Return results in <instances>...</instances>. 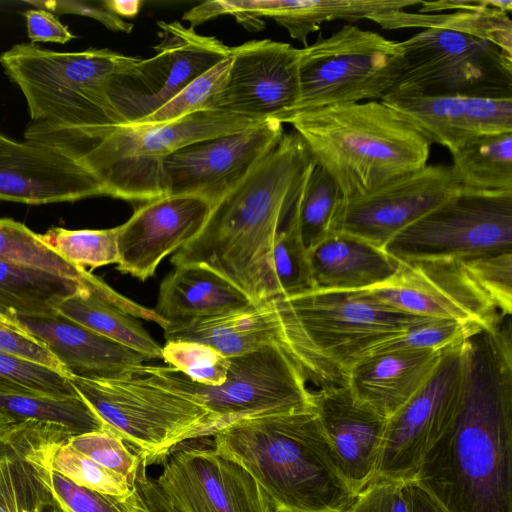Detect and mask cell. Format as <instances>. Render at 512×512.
<instances>
[{
	"label": "cell",
	"mask_w": 512,
	"mask_h": 512,
	"mask_svg": "<svg viewBox=\"0 0 512 512\" xmlns=\"http://www.w3.org/2000/svg\"><path fill=\"white\" fill-rule=\"evenodd\" d=\"M51 495L50 512H150L135 485L126 495H109L78 486L54 470Z\"/></svg>",
	"instance_id": "40"
},
{
	"label": "cell",
	"mask_w": 512,
	"mask_h": 512,
	"mask_svg": "<svg viewBox=\"0 0 512 512\" xmlns=\"http://www.w3.org/2000/svg\"><path fill=\"white\" fill-rule=\"evenodd\" d=\"M210 210L209 202L192 195H164L143 202L117 226V270L140 281L149 279L164 258L199 234Z\"/></svg>",
	"instance_id": "20"
},
{
	"label": "cell",
	"mask_w": 512,
	"mask_h": 512,
	"mask_svg": "<svg viewBox=\"0 0 512 512\" xmlns=\"http://www.w3.org/2000/svg\"><path fill=\"white\" fill-rule=\"evenodd\" d=\"M284 133L280 121L267 119L178 149L162 163L164 195L197 196L214 205L249 175Z\"/></svg>",
	"instance_id": "16"
},
{
	"label": "cell",
	"mask_w": 512,
	"mask_h": 512,
	"mask_svg": "<svg viewBox=\"0 0 512 512\" xmlns=\"http://www.w3.org/2000/svg\"><path fill=\"white\" fill-rule=\"evenodd\" d=\"M441 354L394 350L366 355L351 367L347 385L356 400L388 419L428 379Z\"/></svg>",
	"instance_id": "28"
},
{
	"label": "cell",
	"mask_w": 512,
	"mask_h": 512,
	"mask_svg": "<svg viewBox=\"0 0 512 512\" xmlns=\"http://www.w3.org/2000/svg\"><path fill=\"white\" fill-rule=\"evenodd\" d=\"M27 34L31 43L53 42L65 44L76 36L62 24L54 13L41 9L29 8L24 12Z\"/></svg>",
	"instance_id": "51"
},
{
	"label": "cell",
	"mask_w": 512,
	"mask_h": 512,
	"mask_svg": "<svg viewBox=\"0 0 512 512\" xmlns=\"http://www.w3.org/2000/svg\"><path fill=\"white\" fill-rule=\"evenodd\" d=\"M213 437L214 449L245 468L278 512H345L357 496L314 407L240 419Z\"/></svg>",
	"instance_id": "3"
},
{
	"label": "cell",
	"mask_w": 512,
	"mask_h": 512,
	"mask_svg": "<svg viewBox=\"0 0 512 512\" xmlns=\"http://www.w3.org/2000/svg\"><path fill=\"white\" fill-rule=\"evenodd\" d=\"M343 198L367 194L427 165L430 141L382 100L319 108L286 120Z\"/></svg>",
	"instance_id": "5"
},
{
	"label": "cell",
	"mask_w": 512,
	"mask_h": 512,
	"mask_svg": "<svg viewBox=\"0 0 512 512\" xmlns=\"http://www.w3.org/2000/svg\"><path fill=\"white\" fill-rule=\"evenodd\" d=\"M260 122L208 110L152 125L65 127L32 122L24 136L81 165L101 183L106 196L143 203L164 196L162 163L167 156L187 145Z\"/></svg>",
	"instance_id": "4"
},
{
	"label": "cell",
	"mask_w": 512,
	"mask_h": 512,
	"mask_svg": "<svg viewBox=\"0 0 512 512\" xmlns=\"http://www.w3.org/2000/svg\"><path fill=\"white\" fill-rule=\"evenodd\" d=\"M461 188L451 165L427 164L367 194L341 197L330 232L348 234L384 249L402 229Z\"/></svg>",
	"instance_id": "17"
},
{
	"label": "cell",
	"mask_w": 512,
	"mask_h": 512,
	"mask_svg": "<svg viewBox=\"0 0 512 512\" xmlns=\"http://www.w3.org/2000/svg\"><path fill=\"white\" fill-rule=\"evenodd\" d=\"M80 282L79 289L58 304V314L138 352L146 360H162V346L133 317L154 321L161 327L165 320L153 309L120 295L90 271Z\"/></svg>",
	"instance_id": "27"
},
{
	"label": "cell",
	"mask_w": 512,
	"mask_h": 512,
	"mask_svg": "<svg viewBox=\"0 0 512 512\" xmlns=\"http://www.w3.org/2000/svg\"><path fill=\"white\" fill-rule=\"evenodd\" d=\"M479 328L452 319L427 318L374 347L367 355L394 350L443 351L460 345Z\"/></svg>",
	"instance_id": "42"
},
{
	"label": "cell",
	"mask_w": 512,
	"mask_h": 512,
	"mask_svg": "<svg viewBox=\"0 0 512 512\" xmlns=\"http://www.w3.org/2000/svg\"><path fill=\"white\" fill-rule=\"evenodd\" d=\"M163 330L166 342H200L226 357L249 353L273 343L279 344L273 299L214 317L167 323Z\"/></svg>",
	"instance_id": "31"
},
{
	"label": "cell",
	"mask_w": 512,
	"mask_h": 512,
	"mask_svg": "<svg viewBox=\"0 0 512 512\" xmlns=\"http://www.w3.org/2000/svg\"><path fill=\"white\" fill-rule=\"evenodd\" d=\"M70 380L107 428L133 446L147 465L163 462L183 441L211 436L212 417L203 404L139 373Z\"/></svg>",
	"instance_id": "8"
},
{
	"label": "cell",
	"mask_w": 512,
	"mask_h": 512,
	"mask_svg": "<svg viewBox=\"0 0 512 512\" xmlns=\"http://www.w3.org/2000/svg\"><path fill=\"white\" fill-rule=\"evenodd\" d=\"M0 351L45 365L67 375L62 365L37 339L22 334L0 322Z\"/></svg>",
	"instance_id": "50"
},
{
	"label": "cell",
	"mask_w": 512,
	"mask_h": 512,
	"mask_svg": "<svg viewBox=\"0 0 512 512\" xmlns=\"http://www.w3.org/2000/svg\"><path fill=\"white\" fill-rule=\"evenodd\" d=\"M106 196L85 168L54 148L0 133V200L29 205Z\"/></svg>",
	"instance_id": "21"
},
{
	"label": "cell",
	"mask_w": 512,
	"mask_h": 512,
	"mask_svg": "<svg viewBox=\"0 0 512 512\" xmlns=\"http://www.w3.org/2000/svg\"><path fill=\"white\" fill-rule=\"evenodd\" d=\"M74 433L34 419L19 420L0 441V512H50L53 460Z\"/></svg>",
	"instance_id": "23"
},
{
	"label": "cell",
	"mask_w": 512,
	"mask_h": 512,
	"mask_svg": "<svg viewBox=\"0 0 512 512\" xmlns=\"http://www.w3.org/2000/svg\"><path fill=\"white\" fill-rule=\"evenodd\" d=\"M491 7L505 13L512 11L510 0H438L422 1L418 9L421 14H437L444 10L467 11Z\"/></svg>",
	"instance_id": "53"
},
{
	"label": "cell",
	"mask_w": 512,
	"mask_h": 512,
	"mask_svg": "<svg viewBox=\"0 0 512 512\" xmlns=\"http://www.w3.org/2000/svg\"><path fill=\"white\" fill-rule=\"evenodd\" d=\"M19 420L21 419L0 408V441Z\"/></svg>",
	"instance_id": "56"
},
{
	"label": "cell",
	"mask_w": 512,
	"mask_h": 512,
	"mask_svg": "<svg viewBox=\"0 0 512 512\" xmlns=\"http://www.w3.org/2000/svg\"><path fill=\"white\" fill-rule=\"evenodd\" d=\"M446 29L490 41L512 56V21L501 10L485 7L452 12Z\"/></svg>",
	"instance_id": "47"
},
{
	"label": "cell",
	"mask_w": 512,
	"mask_h": 512,
	"mask_svg": "<svg viewBox=\"0 0 512 512\" xmlns=\"http://www.w3.org/2000/svg\"><path fill=\"white\" fill-rule=\"evenodd\" d=\"M345 512H411L406 482L375 476Z\"/></svg>",
	"instance_id": "48"
},
{
	"label": "cell",
	"mask_w": 512,
	"mask_h": 512,
	"mask_svg": "<svg viewBox=\"0 0 512 512\" xmlns=\"http://www.w3.org/2000/svg\"><path fill=\"white\" fill-rule=\"evenodd\" d=\"M67 444L103 467L133 482L141 461L123 439L108 428L71 436Z\"/></svg>",
	"instance_id": "45"
},
{
	"label": "cell",
	"mask_w": 512,
	"mask_h": 512,
	"mask_svg": "<svg viewBox=\"0 0 512 512\" xmlns=\"http://www.w3.org/2000/svg\"><path fill=\"white\" fill-rule=\"evenodd\" d=\"M401 113L431 144L449 152L483 134L512 132V98L433 96L382 100Z\"/></svg>",
	"instance_id": "26"
},
{
	"label": "cell",
	"mask_w": 512,
	"mask_h": 512,
	"mask_svg": "<svg viewBox=\"0 0 512 512\" xmlns=\"http://www.w3.org/2000/svg\"><path fill=\"white\" fill-rule=\"evenodd\" d=\"M450 153L463 189L512 191V132L479 135Z\"/></svg>",
	"instance_id": "33"
},
{
	"label": "cell",
	"mask_w": 512,
	"mask_h": 512,
	"mask_svg": "<svg viewBox=\"0 0 512 512\" xmlns=\"http://www.w3.org/2000/svg\"><path fill=\"white\" fill-rule=\"evenodd\" d=\"M341 197L334 179L315 164L308 173L291 211L307 250L330 233L331 221Z\"/></svg>",
	"instance_id": "35"
},
{
	"label": "cell",
	"mask_w": 512,
	"mask_h": 512,
	"mask_svg": "<svg viewBox=\"0 0 512 512\" xmlns=\"http://www.w3.org/2000/svg\"><path fill=\"white\" fill-rule=\"evenodd\" d=\"M117 227L70 230L52 227L40 234L42 241L67 262L95 269L119 260Z\"/></svg>",
	"instance_id": "36"
},
{
	"label": "cell",
	"mask_w": 512,
	"mask_h": 512,
	"mask_svg": "<svg viewBox=\"0 0 512 512\" xmlns=\"http://www.w3.org/2000/svg\"><path fill=\"white\" fill-rule=\"evenodd\" d=\"M137 373L203 404L212 417L211 436L240 419L314 407L304 374L277 343L229 357L220 385L198 384L170 366L143 365Z\"/></svg>",
	"instance_id": "10"
},
{
	"label": "cell",
	"mask_w": 512,
	"mask_h": 512,
	"mask_svg": "<svg viewBox=\"0 0 512 512\" xmlns=\"http://www.w3.org/2000/svg\"><path fill=\"white\" fill-rule=\"evenodd\" d=\"M456 415L413 479L444 512H512L511 315L461 344Z\"/></svg>",
	"instance_id": "1"
},
{
	"label": "cell",
	"mask_w": 512,
	"mask_h": 512,
	"mask_svg": "<svg viewBox=\"0 0 512 512\" xmlns=\"http://www.w3.org/2000/svg\"><path fill=\"white\" fill-rule=\"evenodd\" d=\"M155 54L115 74L109 97L126 124H135L162 107L190 82L229 55L230 47L180 22H157Z\"/></svg>",
	"instance_id": "13"
},
{
	"label": "cell",
	"mask_w": 512,
	"mask_h": 512,
	"mask_svg": "<svg viewBox=\"0 0 512 512\" xmlns=\"http://www.w3.org/2000/svg\"><path fill=\"white\" fill-rule=\"evenodd\" d=\"M315 162L301 136L285 132L249 175L211 206L199 234L171 258L224 276L253 304L279 296L273 246Z\"/></svg>",
	"instance_id": "2"
},
{
	"label": "cell",
	"mask_w": 512,
	"mask_h": 512,
	"mask_svg": "<svg viewBox=\"0 0 512 512\" xmlns=\"http://www.w3.org/2000/svg\"><path fill=\"white\" fill-rule=\"evenodd\" d=\"M231 66L216 110L256 121L280 120L299 91V49L271 39L230 47Z\"/></svg>",
	"instance_id": "19"
},
{
	"label": "cell",
	"mask_w": 512,
	"mask_h": 512,
	"mask_svg": "<svg viewBox=\"0 0 512 512\" xmlns=\"http://www.w3.org/2000/svg\"><path fill=\"white\" fill-rule=\"evenodd\" d=\"M0 408L20 419H34L67 427L74 435L107 428L80 396L0 394Z\"/></svg>",
	"instance_id": "34"
},
{
	"label": "cell",
	"mask_w": 512,
	"mask_h": 512,
	"mask_svg": "<svg viewBox=\"0 0 512 512\" xmlns=\"http://www.w3.org/2000/svg\"><path fill=\"white\" fill-rule=\"evenodd\" d=\"M253 304L238 287L202 264L175 267L161 282L153 309L166 323L214 317Z\"/></svg>",
	"instance_id": "30"
},
{
	"label": "cell",
	"mask_w": 512,
	"mask_h": 512,
	"mask_svg": "<svg viewBox=\"0 0 512 512\" xmlns=\"http://www.w3.org/2000/svg\"><path fill=\"white\" fill-rule=\"evenodd\" d=\"M384 250L400 262L466 260L512 251V191L461 188L397 233Z\"/></svg>",
	"instance_id": "12"
},
{
	"label": "cell",
	"mask_w": 512,
	"mask_h": 512,
	"mask_svg": "<svg viewBox=\"0 0 512 512\" xmlns=\"http://www.w3.org/2000/svg\"><path fill=\"white\" fill-rule=\"evenodd\" d=\"M0 322L4 325L12 328L15 331H18L22 334L31 336L17 321L15 316H12L4 311L0 310ZM32 337V336H31ZM34 338V337H33Z\"/></svg>",
	"instance_id": "57"
},
{
	"label": "cell",
	"mask_w": 512,
	"mask_h": 512,
	"mask_svg": "<svg viewBox=\"0 0 512 512\" xmlns=\"http://www.w3.org/2000/svg\"><path fill=\"white\" fill-rule=\"evenodd\" d=\"M279 345L319 389L343 386L374 347L431 317L386 305L366 290H311L273 298Z\"/></svg>",
	"instance_id": "6"
},
{
	"label": "cell",
	"mask_w": 512,
	"mask_h": 512,
	"mask_svg": "<svg viewBox=\"0 0 512 512\" xmlns=\"http://www.w3.org/2000/svg\"><path fill=\"white\" fill-rule=\"evenodd\" d=\"M465 267L500 312H512V251L462 260Z\"/></svg>",
	"instance_id": "46"
},
{
	"label": "cell",
	"mask_w": 512,
	"mask_h": 512,
	"mask_svg": "<svg viewBox=\"0 0 512 512\" xmlns=\"http://www.w3.org/2000/svg\"><path fill=\"white\" fill-rule=\"evenodd\" d=\"M272 264L279 296L314 290L307 249L292 213L276 236Z\"/></svg>",
	"instance_id": "41"
},
{
	"label": "cell",
	"mask_w": 512,
	"mask_h": 512,
	"mask_svg": "<svg viewBox=\"0 0 512 512\" xmlns=\"http://www.w3.org/2000/svg\"><path fill=\"white\" fill-rule=\"evenodd\" d=\"M401 45L404 67L382 100L455 95L512 98V56L490 41L426 28Z\"/></svg>",
	"instance_id": "11"
},
{
	"label": "cell",
	"mask_w": 512,
	"mask_h": 512,
	"mask_svg": "<svg viewBox=\"0 0 512 512\" xmlns=\"http://www.w3.org/2000/svg\"><path fill=\"white\" fill-rule=\"evenodd\" d=\"M307 253L314 290L369 289L387 281L399 266L384 249L338 232H330Z\"/></svg>",
	"instance_id": "29"
},
{
	"label": "cell",
	"mask_w": 512,
	"mask_h": 512,
	"mask_svg": "<svg viewBox=\"0 0 512 512\" xmlns=\"http://www.w3.org/2000/svg\"><path fill=\"white\" fill-rule=\"evenodd\" d=\"M313 405L346 479L358 494L376 476L387 418L356 400L347 384L313 391Z\"/></svg>",
	"instance_id": "24"
},
{
	"label": "cell",
	"mask_w": 512,
	"mask_h": 512,
	"mask_svg": "<svg viewBox=\"0 0 512 512\" xmlns=\"http://www.w3.org/2000/svg\"><path fill=\"white\" fill-rule=\"evenodd\" d=\"M147 462L141 456L133 483L150 512H180L167 499L154 478L147 475Z\"/></svg>",
	"instance_id": "52"
},
{
	"label": "cell",
	"mask_w": 512,
	"mask_h": 512,
	"mask_svg": "<svg viewBox=\"0 0 512 512\" xmlns=\"http://www.w3.org/2000/svg\"><path fill=\"white\" fill-rule=\"evenodd\" d=\"M411 512H444L437 502L415 481L406 482Z\"/></svg>",
	"instance_id": "54"
},
{
	"label": "cell",
	"mask_w": 512,
	"mask_h": 512,
	"mask_svg": "<svg viewBox=\"0 0 512 512\" xmlns=\"http://www.w3.org/2000/svg\"><path fill=\"white\" fill-rule=\"evenodd\" d=\"M0 394L80 396L69 377L45 365L0 351Z\"/></svg>",
	"instance_id": "38"
},
{
	"label": "cell",
	"mask_w": 512,
	"mask_h": 512,
	"mask_svg": "<svg viewBox=\"0 0 512 512\" xmlns=\"http://www.w3.org/2000/svg\"><path fill=\"white\" fill-rule=\"evenodd\" d=\"M26 4L34 8L48 10L55 15L73 14L90 17L99 21L107 29L129 34L134 25L118 17L111 12L104 4V1L86 0H48V1H26Z\"/></svg>",
	"instance_id": "49"
},
{
	"label": "cell",
	"mask_w": 512,
	"mask_h": 512,
	"mask_svg": "<svg viewBox=\"0 0 512 512\" xmlns=\"http://www.w3.org/2000/svg\"><path fill=\"white\" fill-rule=\"evenodd\" d=\"M461 344L442 351L428 379L387 419L376 476L412 481L428 448L453 421L461 391Z\"/></svg>",
	"instance_id": "14"
},
{
	"label": "cell",
	"mask_w": 512,
	"mask_h": 512,
	"mask_svg": "<svg viewBox=\"0 0 512 512\" xmlns=\"http://www.w3.org/2000/svg\"><path fill=\"white\" fill-rule=\"evenodd\" d=\"M404 67L401 42L347 24L299 49V91L279 120L319 108L382 100Z\"/></svg>",
	"instance_id": "9"
},
{
	"label": "cell",
	"mask_w": 512,
	"mask_h": 512,
	"mask_svg": "<svg viewBox=\"0 0 512 512\" xmlns=\"http://www.w3.org/2000/svg\"><path fill=\"white\" fill-rule=\"evenodd\" d=\"M105 6L118 17H135L143 5L142 0H103Z\"/></svg>",
	"instance_id": "55"
},
{
	"label": "cell",
	"mask_w": 512,
	"mask_h": 512,
	"mask_svg": "<svg viewBox=\"0 0 512 512\" xmlns=\"http://www.w3.org/2000/svg\"><path fill=\"white\" fill-rule=\"evenodd\" d=\"M230 66L231 58L228 55L190 82L162 107L135 124H164L197 112L216 110L227 83Z\"/></svg>",
	"instance_id": "39"
},
{
	"label": "cell",
	"mask_w": 512,
	"mask_h": 512,
	"mask_svg": "<svg viewBox=\"0 0 512 512\" xmlns=\"http://www.w3.org/2000/svg\"><path fill=\"white\" fill-rule=\"evenodd\" d=\"M162 360L190 380L208 386L222 384L229 368V357L207 344L187 340L166 342Z\"/></svg>",
	"instance_id": "43"
},
{
	"label": "cell",
	"mask_w": 512,
	"mask_h": 512,
	"mask_svg": "<svg viewBox=\"0 0 512 512\" xmlns=\"http://www.w3.org/2000/svg\"><path fill=\"white\" fill-rule=\"evenodd\" d=\"M155 481L180 512H278L252 475L215 449L174 448Z\"/></svg>",
	"instance_id": "18"
},
{
	"label": "cell",
	"mask_w": 512,
	"mask_h": 512,
	"mask_svg": "<svg viewBox=\"0 0 512 512\" xmlns=\"http://www.w3.org/2000/svg\"><path fill=\"white\" fill-rule=\"evenodd\" d=\"M280 512H287V511H280Z\"/></svg>",
	"instance_id": "58"
},
{
	"label": "cell",
	"mask_w": 512,
	"mask_h": 512,
	"mask_svg": "<svg viewBox=\"0 0 512 512\" xmlns=\"http://www.w3.org/2000/svg\"><path fill=\"white\" fill-rule=\"evenodd\" d=\"M53 470L78 486L109 495H126L134 486L127 477L103 467L67 443L55 454Z\"/></svg>",
	"instance_id": "44"
},
{
	"label": "cell",
	"mask_w": 512,
	"mask_h": 512,
	"mask_svg": "<svg viewBox=\"0 0 512 512\" xmlns=\"http://www.w3.org/2000/svg\"><path fill=\"white\" fill-rule=\"evenodd\" d=\"M365 290L406 313L452 319L487 330H493L505 317L457 259L399 261L392 277Z\"/></svg>",
	"instance_id": "15"
},
{
	"label": "cell",
	"mask_w": 512,
	"mask_h": 512,
	"mask_svg": "<svg viewBox=\"0 0 512 512\" xmlns=\"http://www.w3.org/2000/svg\"><path fill=\"white\" fill-rule=\"evenodd\" d=\"M15 318L32 337L46 346L69 378L130 377L146 361L138 352L58 313L44 317L16 315Z\"/></svg>",
	"instance_id": "25"
},
{
	"label": "cell",
	"mask_w": 512,
	"mask_h": 512,
	"mask_svg": "<svg viewBox=\"0 0 512 512\" xmlns=\"http://www.w3.org/2000/svg\"><path fill=\"white\" fill-rule=\"evenodd\" d=\"M138 60L105 48L57 52L34 43L16 44L0 55L5 74L26 99L32 122L65 127L126 124L111 102L109 84Z\"/></svg>",
	"instance_id": "7"
},
{
	"label": "cell",
	"mask_w": 512,
	"mask_h": 512,
	"mask_svg": "<svg viewBox=\"0 0 512 512\" xmlns=\"http://www.w3.org/2000/svg\"><path fill=\"white\" fill-rule=\"evenodd\" d=\"M421 0H228L226 12L253 25L271 18L283 26L290 37L304 46L310 33L324 22L361 19L376 22L384 29L429 28L431 14L406 11Z\"/></svg>",
	"instance_id": "22"
},
{
	"label": "cell",
	"mask_w": 512,
	"mask_h": 512,
	"mask_svg": "<svg viewBox=\"0 0 512 512\" xmlns=\"http://www.w3.org/2000/svg\"><path fill=\"white\" fill-rule=\"evenodd\" d=\"M0 260L77 280L87 271L67 262L50 249L40 234L9 218H0Z\"/></svg>",
	"instance_id": "37"
},
{
	"label": "cell",
	"mask_w": 512,
	"mask_h": 512,
	"mask_svg": "<svg viewBox=\"0 0 512 512\" xmlns=\"http://www.w3.org/2000/svg\"><path fill=\"white\" fill-rule=\"evenodd\" d=\"M80 285L77 279L0 260V310L12 316L55 315L58 304Z\"/></svg>",
	"instance_id": "32"
}]
</instances>
